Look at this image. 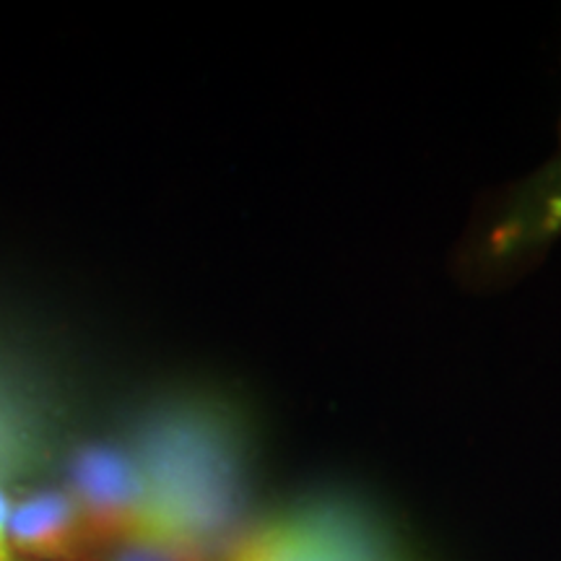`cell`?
Masks as SVG:
<instances>
[{"instance_id":"6da1fadb","label":"cell","mask_w":561,"mask_h":561,"mask_svg":"<svg viewBox=\"0 0 561 561\" xmlns=\"http://www.w3.org/2000/svg\"><path fill=\"white\" fill-rule=\"evenodd\" d=\"M70 494L87 517L91 549L112 538L130 536V533L159 528L180 530L170 520L157 489L146 481L144 471L115 450L96 447V450L81 453L73 462Z\"/></svg>"},{"instance_id":"7a4b0ae2","label":"cell","mask_w":561,"mask_h":561,"mask_svg":"<svg viewBox=\"0 0 561 561\" xmlns=\"http://www.w3.org/2000/svg\"><path fill=\"white\" fill-rule=\"evenodd\" d=\"M5 536L16 557L83 561L91 551L87 517L68 491H42L11 510Z\"/></svg>"},{"instance_id":"3957f363","label":"cell","mask_w":561,"mask_h":561,"mask_svg":"<svg viewBox=\"0 0 561 561\" xmlns=\"http://www.w3.org/2000/svg\"><path fill=\"white\" fill-rule=\"evenodd\" d=\"M561 229V159L551 161L541 174H536L525 191L515 198L502 227V240L520 248L538 237Z\"/></svg>"},{"instance_id":"277c9868","label":"cell","mask_w":561,"mask_h":561,"mask_svg":"<svg viewBox=\"0 0 561 561\" xmlns=\"http://www.w3.org/2000/svg\"><path fill=\"white\" fill-rule=\"evenodd\" d=\"M83 561H208V557L195 538L159 528L96 543Z\"/></svg>"},{"instance_id":"5b68a950","label":"cell","mask_w":561,"mask_h":561,"mask_svg":"<svg viewBox=\"0 0 561 561\" xmlns=\"http://www.w3.org/2000/svg\"><path fill=\"white\" fill-rule=\"evenodd\" d=\"M0 561H24L21 557H16V553H13L11 543H9V536H5V533H0Z\"/></svg>"},{"instance_id":"8992f818","label":"cell","mask_w":561,"mask_h":561,"mask_svg":"<svg viewBox=\"0 0 561 561\" xmlns=\"http://www.w3.org/2000/svg\"><path fill=\"white\" fill-rule=\"evenodd\" d=\"M9 515H11V507H9V502H5L3 491H0V533H5V525H9Z\"/></svg>"}]
</instances>
